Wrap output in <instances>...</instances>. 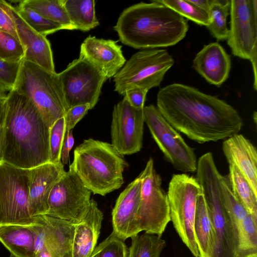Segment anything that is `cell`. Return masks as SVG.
<instances>
[{"label":"cell","instance_id":"26","mask_svg":"<svg viewBox=\"0 0 257 257\" xmlns=\"http://www.w3.org/2000/svg\"><path fill=\"white\" fill-rule=\"evenodd\" d=\"M69 18L75 30L88 32L99 25L94 0H64Z\"/></svg>","mask_w":257,"mask_h":257},{"label":"cell","instance_id":"41","mask_svg":"<svg viewBox=\"0 0 257 257\" xmlns=\"http://www.w3.org/2000/svg\"><path fill=\"white\" fill-rule=\"evenodd\" d=\"M0 30L11 34L19 41L13 19L3 5L2 0H0Z\"/></svg>","mask_w":257,"mask_h":257},{"label":"cell","instance_id":"32","mask_svg":"<svg viewBox=\"0 0 257 257\" xmlns=\"http://www.w3.org/2000/svg\"><path fill=\"white\" fill-rule=\"evenodd\" d=\"M236 257H257V218L250 213L242 223Z\"/></svg>","mask_w":257,"mask_h":257},{"label":"cell","instance_id":"25","mask_svg":"<svg viewBox=\"0 0 257 257\" xmlns=\"http://www.w3.org/2000/svg\"><path fill=\"white\" fill-rule=\"evenodd\" d=\"M194 233L199 257H212L215 236L203 193L199 194L197 199Z\"/></svg>","mask_w":257,"mask_h":257},{"label":"cell","instance_id":"43","mask_svg":"<svg viewBox=\"0 0 257 257\" xmlns=\"http://www.w3.org/2000/svg\"><path fill=\"white\" fill-rule=\"evenodd\" d=\"M190 2L200 9L207 12L209 11L213 0H189Z\"/></svg>","mask_w":257,"mask_h":257},{"label":"cell","instance_id":"18","mask_svg":"<svg viewBox=\"0 0 257 257\" xmlns=\"http://www.w3.org/2000/svg\"><path fill=\"white\" fill-rule=\"evenodd\" d=\"M141 187L142 178L139 175L120 194L112 211V232L124 241L139 233L136 220Z\"/></svg>","mask_w":257,"mask_h":257},{"label":"cell","instance_id":"19","mask_svg":"<svg viewBox=\"0 0 257 257\" xmlns=\"http://www.w3.org/2000/svg\"><path fill=\"white\" fill-rule=\"evenodd\" d=\"M79 57L94 66L107 79L113 77L126 62L121 46L117 41L91 36L82 43Z\"/></svg>","mask_w":257,"mask_h":257},{"label":"cell","instance_id":"46","mask_svg":"<svg viewBox=\"0 0 257 257\" xmlns=\"http://www.w3.org/2000/svg\"><path fill=\"white\" fill-rule=\"evenodd\" d=\"M35 257H55L46 247L41 250L35 255Z\"/></svg>","mask_w":257,"mask_h":257},{"label":"cell","instance_id":"29","mask_svg":"<svg viewBox=\"0 0 257 257\" xmlns=\"http://www.w3.org/2000/svg\"><path fill=\"white\" fill-rule=\"evenodd\" d=\"M220 188L223 203L234 226L239 245L242 223L249 213L234 195L228 175H221Z\"/></svg>","mask_w":257,"mask_h":257},{"label":"cell","instance_id":"6","mask_svg":"<svg viewBox=\"0 0 257 257\" xmlns=\"http://www.w3.org/2000/svg\"><path fill=\"white\" fill-rule=\"evenodd\" d=\"M221 175L213 167L199 171L196 179L200 184L215 236L212 257H236L238 247L237 234L223 205L220 188Z\"/></svg>","mask_w":257,"mask_h":257},{"label":"cell","instance_id":"42","mask_svg":"<svg viewBox=\"0 0 257 257\" xmlns=\"http://www.w3.org/2000/svg\"><path fill=\"white\" fill-rule=\"evenodd\" d=\"M74 144L72 130L65 131L61 151V161L64 165L68 163L69 152Z\"/></svg>","mask_w":257,"mask_h":257},{"label":"cell","instance_id":"7","mask_svg":"<svg viewBox=\"0 0 257 257\" xmlns=\"http://www.w3.org/2000/svg\"><path fill=\"white\" fill-rule=\"evenodd\" d=\"M202 188L196 178L185 173L173 175L167 196L170 221L194 257H199L194 233L198 197Z\"/></svg>","mask_w":257,"mask_h":257},{"label":"cell","instance_id":"17","mask_svg":"<svg viewBox=\"0 0 257 257\" xmlns=\"http://www.w3.org/2000/svg\"><path fill=\"white\" fill-rule=\"evenodd\" d=\"M65 172L61 161L29 169V204L32 217L46 214L50 193Z\"/></svg>","mask_w":257,"mask_h":257},{"label":"cell","instance_id":"39","mask_svg":"<svg viewBox=\"0 0 257 257\" xmlns=\"http://www.w3.org/2000/svg\"><path fill=\"white\" fill-rule=\"evenodd\" d=\"M90 109L89 104H81L69 108L64 116L65 131L72 130Z\"/></svg>","mask_w":257,"mask_h":257},{"label":"cell","instance_id":"36","mask_svg":"<svg viewBox=\"0 0 257 257\" xmlns=\"http://www.w3.org/2000/svg\"><path fill=\"white\" fill-rule=\"evenodd\" d=\"M25 53L20 41L11 34L0 30V58L9 61H20Z\"/></svg>","mask_w":257,"mask_h":257},{"label":"cell","instance_id":"30","mask_svg":"<svg viewBox=\"0 0 257 257\" xmlns=\"http://www.w3.org/2000/svg\"><path fill=\"white\" fill-rule=\"evenodd\" d=\"M131 238L127 257H160L166 245L165 240L153 234L145 232Z\"/></svg>","mask_w":257,"mask_h":257},{"label":"cell","instance_id":"15","mask_svg":"<svg viewBox=\"0 0 257 257\" xmlns=\"http://www.w3.org/2000/svg\"><path fill=\"white\" fill-rule=\"evenodd\" d=\"M144 108H136L124 98L113 109L111 124V145L123 156L141 151L143 146Z\"/></svg>","mask_w":257,"mask_h":257},{"label":"cell","instance_id":"14","mask_svg":"<svg viewBox=\"0 0 257 257\" xmlns=\"http://www.w3.org/2000/svg\"><path fill=\"white\" fill-rule=\"evenodd\" d=\"M91 193L76 174L69 169L53 187L45 215L77 224L89 210Z\"/></svg>","mask_w":257,"mask_h":257},{"label":"cell","instance_id":"4","mask_svg":"<svg viewBox=\"0 0 257 257\" xmlns=\"http://www.w3.org/2000/svg\"><path fill=\"white\" fill-rule=\"evenodd\" d=\"M127 166L123 156L111 144L88 139L74 150L69 169L91 193L105 196L121 186L122 173Z\"/></svg>","mask_w":257,"mask_h":257},{"label":"cell","instance_id":"9","mask_svg":"<svg viewBox=\"0 0 257 257\" xmlns=\"http://www.w3.org/2000/svg\"><path fill=\"white\" fill-rule=\"evenodd\" d=\"M140 175L142 187L136 220L138 231L161 237L170 221L169 205L167 194L162 187L161 177L155 171L152 158Z\"/></svg>","mask_w":257,"mask_h":257},{"label":"cell","instance_id":"2","mask_svg":"<svg viewBox=\"0 0 257 257\" xmlns=\"http://www.w3.org/2000/svg\"><path fill=\"white\" fill-rule=\"evenodd\" d=\"M6 104L3 161L25 169L49 162L50 127L38 110L13 89L8 93Z\"/></svg>","mask_w":257,"mask_h":257},{"label":"cell","instance_id":"11","mask_svg":"<svg viewBox=\"0 0 257 257\" xmlns=\"http://www.w3.org/2000/svg\"><path fill=\"white\" fill-rule=\"evenodd\" d=\"M144 121L165 159L183 173L196 172L197 160L194 149L163 116L153 104L144 107Z\"/></svg>","mask_w":257,"mask_h":257},{"label":"cell","instance_id":"49","mask_svg":"<svg viewBox=\"0 0 257 257\" xmlns=\"http://www.w3.org/2000/svg\"><path fill=\"white\" fill-rule=\"evenodd\" d=\"M10 257H16V256H13V255H11Z\"/></svg>","mask_w":257,"mask_h":257},{"label":"cell","instance_id":"37","mask_svg":"<svg viewBox=\"0 0 257 257\" xmlns=\"http://www.w3.org/2000/svg\"><path fill=\"white\" fill-rule=\"evenodd\" d=\"M65 133L64 117L56 120L50 128L49 162L57 163L61 162V151Z\"/></svg>","mask_w":257,"mask_h":257},{"label":"cell","instance_id":"22","mask_svg":"<svg viewBox=\"0 0 257 257\" xmlns=\"http://www.w3.org/2000/svg\"><path fill=\"white\" fill-rule=\"evenodd\" d=\"M103 219L102 212L91 199L86 216L75 225L72 257H90L96 246Z\"/></svg>","mask_w":257,"mask_h":257},{"label":"cell","instance_id":"23","mask_svg":"<svg viewBox=\"0 0 257 257\" xmlns=\"http://www.w3.org/2000/svg\"><path fill=\"white\" fill-rule=\"evenodd\" d=\"M38 216L45 227V247L55 257H72L75 224L48 215Z\"/></svg>","mask_w":257,"mask_h":257},{"label":"cell","instance_id":"10","mask_svg":"<svg viewBox=\"0 0 257 257\" xmlns=\"http://www.w3.org/2000/svg\"><path fill=\"white\" fill-rule=\"evenodd\" d=\"M29 204V169L0 163V226L34 223Z\"/></svg>","mask_w":257,"mask_h":257},{"label":"cell","instance_id":"35","mask_svg":"<svg viewBox=\"0 0 257 257\" xmlns=\"http://www.w3.org/2000/svg\"><path fill=\"white\" fill-rule=\"evenodd\" d=\"M128 249L124 241L113 232L96 246L90 257H127Z\"/></svg>","mask_w":257,"mask_h":257},{"label":"cell","instance_id":"1","mask_svg":"<svg viewBox=\"0 0 257 257\" xmlns=\"http://www.w3.org/2000/svg\"><path fill=\"white\" fill-rule=\"evenodd\" d=\"M157 107L175 129L199 144L226 139L238 134L243 124L236 110L225 101L181 83L161 88Z\"/></svg>","mask_w":257,"mask_h":257},{"label":"cell","instance_id":"47","mask_svg":"<svg viewBox=\"0 0 257 257\" xmlns=\"http://www.w3.org/2000/svg\"><path fill=\"white\" fill-rule=\"evenodd\" d=\"M10 90H11L10 88L0 82V93L8 94Z\"/></svg>","mask_w":257,"mask_h":257},{"label":"cell","instance_id":"3","mask_svg":"<svg viewBox=\"0 0 257 257\" xmlns=\"http://www.w3.org/2000/svg\"><path fill=\"white\" fill-rule=\"evenodd\" d=\"M114 30L124 45L138 49L174 46L189 29L187 20L159 2H141L125 9Z\"/></svg>","mask_w":257,"mask_h":257},{"label":"cell","instance_id":"12","mask_svg":"<svg viewBox=\"0 0 257 257\" xmlns=\"http://www.w3.org/2000/svg\"><path fill=\"white\" fill-rule=\"evenodd\" d=\"M58 74L68 110L89 104L90 109L97 103L107 78L94 66L79 57Z\"/></svg>","mask_w":257,"mask_h":257},{"label":"cell","instance_id":"31","mask_svg":"<svg viewBox=\"0 0 257 257\" xmlns=\"http://www.w3.org/2000/svg\"><path fill=\"white\" fill-rule=\"evenodd\" d=\"M230 5V0H213L208 12L210 22L206 27L218 41L227 40L229 30L226 19L229 15Z\"/></svg>","mask_w":257,"mask_h":257},{"label":"cell","instance_id":"24","mask_svg":"<svg viewBox=\"0 0 257 257\" xmlns=\"http://www.w3.org/2000/svg\"><path fill=\"white\" fill-rule=\"evenodd\" d=\"M32 224L0 226V242L11 255L16 257H35V233Z\"/></svg>","mask_w":257,"mask_h":257},{"label":"cell","instance_id":"38","mask_svg":"<svg viewBox=\"0 0 257 257\" xmlns=\"http://www.w3.org/2000/svg\"><path fill=\"white\" fill-rule=\"evenodd\" d=\"M23 60L9 61L0 58V82L11 90L18 78Z\"/></svg>","mask_w":257,"mask_h":257},{"label":"cell","instance_id":"27","mask_svg":"<svg viewBox=\"0 0 257 257\" xmlns=\"http://www.w3.org/2000/svg\"><path fill=\"white\" fill-rule=\"evenodd\" d=\"M21 2L45 18L63 27L75 30L64 4V0H24Z\"/></svg>","mask_w":257,"mask_h":257},{"label":"cell","instance_id":"13","mask_svg":"<svg viewBox=\"0 0 257 257\" xmlns=\"http://www.w3.org/2000/svg\"><path fill=\"white\" fill-rule=\"evenodd\" d=\"M230 28L227 43L232 54L249 60L256 77L257 61V1L230 0Z\"/></svg>","mask_w":257,"mask_h":257},{"label":"cell","instance_id":"16","mask_svg":"<svg viewBox=\"0 0 257 257\" xmlns=\"http://www.w3.org/2000/svg\"><path fill=\"white\" fill-rule=\"evenodd\" d=\"M3 5L12 16L20 42L24 50V60L50 72H56L51 45L46 38L32 29L18 14L16 9L5 1Z\"/></svg>","mask_w":257,"mask_h":257},{"label":"cell","instance_id":"8","mask_svg":"<svg viewBox=\"0 0 257 257\" xmlns=\"http://www.w3.org/2000/svg\"><path fill=\"white\" fill-rule=\"evenodd\" d=\"M174 60L166 49H150L133 54L113 76L114 90L120 95L133 88L159 86Z\"/></svg>","mask_w":257,"mask_h":257},{"label":"cell","instance_id":"40","mask_svg":"<svg viewBox=\"0 0 257 257\" xmlns=\"http://www.w3.org/2000/svg\"><path fill=\"white\" fill-rule=\"evenodd\" d=\"M148 90L145 89L135 87L126 91L123 95L133 107L137 109L144 108L146 95Z\"/></svg>","mask_w":257,"mask_h":257},{"label":"cell","instance_id":"5","mask_svg":"<svg viewBox=\"0 0 257 257\" xmlns=\"http://www.w3.org/2000/svg\"><path fill=\"white\" fill-rule=\"evenodd\" d=\"M12 89L31 101L50 128L68 110L58 74L24 59Z\"/></svg>","mask_w":257,"mask_h":257},{"label":"cell","instance_id":"34","mask_svg":"<svg viewBox=\"0 0 257 257\" xmlns=\"http://www.w3.org/2000/svg\"><path fill=\"white\" fill-rule=\"evenodd\" d=\"M179 15L199 25L207 26L210 22L209 13L191 3L189 0H157Z\"/></svg>","mask_w":257,"mask_h":257},{"label":"cell","instance_id":"48","mask_svg":"<svg viewBox=\"0 0 257 257\" xmlns=\"http://www.w3.org/2000/svg\"><path fill=\"white\" fill-rule=\"evenodd\" d=\"M8 94H1L0 93V101H2L6 98Z\"/></svg>","mask_w":257,"mask_h":257},{"label":"cell","instance_id":"45","mask_svg":"<svg viewBox=\"0 0 257 257\" xmlns=\"http://www.w3.org/2000/svg\"><path fill=\"white\" fill-rule=\"evenodd\" d=\"M6 98L0 101V125L3 122L5 115L6 107Z\"/></svg>","mask_w":257,"mask_h":257},{"label":"cell","instance_id":"33","mask_svg":"<svg viewBox=\"0 0 257 257\" xmlns=\"http://www.w3.org/2000/svg\"><path fill=\"white\" fill-rule=\"evenodd\" d=\"M16 11L20 17L32 29L39 34L46 36L64 28L62 26L53 22L23 4L21 1Z\"/></svg>","mask_w":257,"mask_h":257},{"label":"cell","instance_id":"20","mask_svg":"<svg viewBox=\"0 0 257 257\" xmlns=\"http://www.w3.org/2000/svg\"><path fill=\"white\" fill-rule=\"evenodd\" d=\"M193 66L208 83L220 86L228 78L230 57L218 43L212 42L204 45L196 54Z\"/></svg>","mask_w":257,"mask_h":257},{"label":"cell","instance_id":"28","mask_svg":"<svg viewBox=\"0 0 257 257\" xmlns=\"http://www.w3.org/2000/svg\"><path fill=\"white\" fill-rule=\"evenodd\" d=\"M229 169L228 176L234 195L248 212L257 218V194L234 164H229Z\"/></svg>","mask_w":257,"mask_h":257},{"label":"cell","instance_id":"21","mask_svg":"<svg viewBox=\"0 0 257 257\" xmlns=\"http://www.w3.org/2000/svg\"><path fill=\"white\" fill-rule=\"evenodd\" d=\"M222 150L228 164H234L257 194V151L250 141L236 134L225 139Z\"/></svg>","mask_w":257,"mask_h":257},{"label":"cell","instance_id":"44","mask_svg":"<svg viewBox=\"0 0 257 257\" xmlns=\"http://www.w3.org/2000/svg\"><path fill=\"white\" fill-rule=\"evenodd\" d=\"M5 153V134L3 122L0 125V163L4 161Z\"/></svg>","mask_w":257,"mask_h":257}]
</instances>
